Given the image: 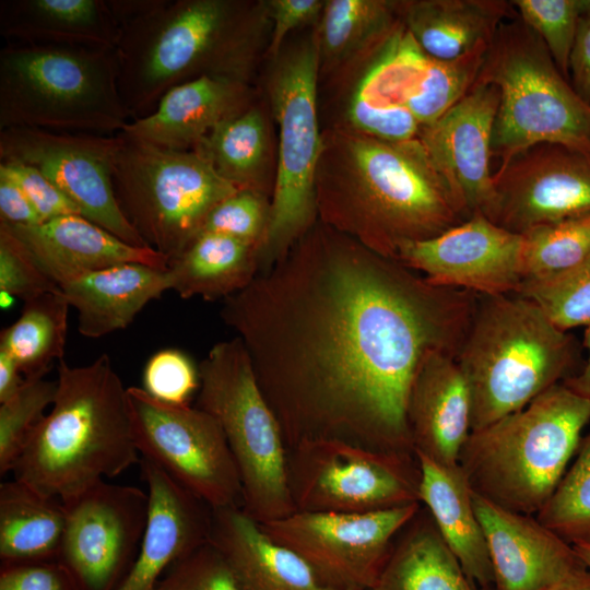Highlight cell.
<instances>
[{"instance_id": "cell-1", "label": "cell", "mask_w": 590, "mask_h": 590, "mask_svg": "<svg viewBox=\"0 0 590 590\" xmlns=\"http://www.w3.org/2000/svg\"><path fill=\"white\" fill-rule=\"evenodd\" d=\"M473 293L430 283L316 224L220 316L237 333L287 449L339 439L415 455L406 408L434 352L458 356Z\"/></svg>"}, {"instance_id": "cell-2", "label": "cell", "mask_w": 590, "mask_h": 590, "mask_svg": "<svg viewBox=\"0 0 590 590\" xmlns=\"http://www.w3.org/2000/svg\"><path fill=\"white\" fill-rule=\"evenodd\" d=\"M316 202L318 221L394 260L465 221L418 138L385 141L345 126L322 132Z\"/></svg>"}, {"instance_id": "cell-3", "label": "cell", "mask_w": 590, "mask_h": 590, "mask_svg": "<svg viewBox=\"0 0 590 590\" xmlns=\"http://www.w3.org/2000/svg\"><path fill=\"white\" fill-rule=\"evenodd\" d=\"M121 33L119 93L130 120L148 116L173 87L206 74L250 83L271 21L266 1H109Z\"/></svg>"}, {"instance_id": "cell-4", "label": "cell", "mask_w": 590, "mask_h": 590, "mask_svg": "<svg viewBox=\"0 0 590 590\" xmlns=\"http://www.w3.org/2000/svg\"><path fill=\"white\" fill-rule=\"evenodd\" d=\"M54 403L28 438L14 479L60 500L140 462L127 388L107 354L57 365Z\"/></svg>"}, {"instance_id": "cell-5", "label": "cell", "mask_w": 590, "mask_h": 590, "mask_svg": "<svg viewBox=\"0 0 590 590\" xmlns=\"http://www.w3.org/2000/svg\"><path fill=\"white\" fill-rule=\"evenodd\" d=\"M589 422L590 399L557 384L523 409L471 432L459 465L472 492L535 516L567 471Z\"/></svg>"}, {"instance_id": "cell-6", "label": "cell", "mask_w": 590, "mask_h": 590, "mask_svg": "<svg viewBox=\"0 0 590 590\" xmlns=\"http://www.w3.org/2000/svg\"><path fill=\"white\" fill-rule=\"evenodd\" d=\"M573 342L531 300L482 296L457 356L471 399V432L527 406L559 384Z\"/></svg>"}, {"instance_id": "cell-7", "label": "cell", "mask_w": 590, "mask_h": 590, "mask_svg": "<svg viewBox=\"0 0 590 590\" xmlns=\"http://www.w3.org/2000/svg\"><path fill=\"white\" fill-rule=\"evenodd\" d=\"M130 121L115 49L9 43L0 51V130L117 134Z\"/></svg>"}, {"instance_id": "cell-8", "label": "cell", "mask_w": 590, "mask_h": 590, "mask_svg": "<svg viewBox=\"0 0 590 590\" xmlns=\"http://www.w3.org/2000/svg\"><path fill=\"white\" fill-rule=\"evenodd\" d=\"M476 84L493 85L499 93L492 154L500 165L539 143L590 152V105L519 16L497 30Z\"/></svg>"}, {"instance_id": "cell-9", "label": "cell", "mask_w": 590, "mask_h": 590, "mask_svg": "<svg viewBox=\"0 0 590 590\" xmlns=\"http://www.w3.org/2000/svg\"><path fill=\"white\" fill-rule=\"evenodd\" d=\"M197 406L220 423L235 459L244 511L258 523L293 512L287 447L239 338L214 344L199 364Z\"/></svg>"}, {"instance_id": "cell-10", "label": "cell", "mask_w": 590, "mask_h": 590, "mask_svg": "<svg viewBox=\"0 0 590 590\" xmlns=\"http://www.w3.org/2000/svg\"><path fill=\"white\" fill-rule=\"evenodd\" d=\"M119 135L113 170L118 204L143 241L169 263L200 235L211 211L238 189L196 149Z\"/></svg>"}, {"instance_id": "cell-11", "label": "cell", "mask_w": 590, "mask_h": 590, "mask_svg": "<svg viewBox=\"0 0 590 590\" xmlns=\"http://www.w3.org/2000/svg\"><path fill=\"white\" fill-rule=\"evenodd\" d=\"M319 54L309 38L279 54L269 95L279 128L270 221L260 248V271L269 269L316 224V177L322 150L318 119Z\"/></svg>"}, {"instance_id": "cell-12", "label": "cell", "mask_w": 590, "mask_h": 590, "mask_svg": "<svg viewBox=\"0 0 590 590\" xmlns=\"http://www.w3.org/2000/svg\"><path fill=\"white\" fill-rule=\"evenodd\" d=\"M287 479L295 511L365 514L421 504L416 455L339 439L287 449Z\"/></svg>"}, {"instance_id": "cell-13", "label": "cell", "mask_w": 590, "mask_h": 590, "mask_svg": "<svg viewBox=\"0 0 590 590\" xmlns=\"http://www.w3.org/2000/svg\"><path fill=\"white\" fill-rule=\"evenodd\" d=\"M127 396L137 448L211 509L243 506L238 469L217 420L188 405L158 401L139 387Z\"/></svg>"}, {"instance_id": "cell-14", "label": "cell", "mask_w": 590, "mask_h": 590, "mask_svg": "<svg viewBox=\"0 0 590 590\" xmlns=\"http://www.w3.org/2000/svg\"><path fill=\"white\" fill-rule=\"evenodd\" d=\"M422 504L365 514L295 511L259 523L278 543L297 553L334 590H370L400 532Z\"/></svg>"}, {"instance_id": "cell-15", "label": "cell", "mask_w": 590, "mask_h": 590, "mask_svg": "<svg viewBox=\"0 0 590 590\" xmlns=\"http://www.w3.org/2000/svg\"><path fill=\"white\" fill-rule=\"evenodd\" d=\"M61 502L66 524L57 562L78 590H118L146 531L148 491L103 480Z\"/></svg>"}, {"instance_id": "cell-16", "label": "cell", "mask_w": 590, "mask_h": 590, "mask_svg": "<svg viewBox=\"0 0 590 590\" xmlns=\"http://www.w3.org/2000/svg\"><path fill=\"white\" fill-rule=\"evenodd\" d=\"M120 135L35 128L0 130V161L35 167L80 210L81 215L123 241L149 247L125 217L113 184Z\"/></svg>"}, {"instance_id": "cell-17", "label": "cell", "mask_w": 590, "mask_h": 590, "mask_svg": "<svg viewBox=\"0 0 590 590\" xmlns=\"http://www.w3.org/2000/svg\"><path fill=\"white\" fill-rule=\"evenodd\" d=\"M590 215V152L539 143L499 165L486 217L515 234Z\"/></svg>"}, {"instance_id": "cell-18", "label": "cell", "mask_w": 590, "mask_h": 590, "mask_svg": "<svg viewBox=\"0 0 590 590\" xmlns=\"http://www.w3.org/2000/svg\"><path fill=\"white\" fill-rule=\"evenodd\" d=\"M397 260L435 285L481 296L517 294L526 279L522 235L482 214L436 237L405 245Z\"/></svg>"}, {"instance_id": "cell-19", "label": "cell", "mask_w": 590, "mask_h": 590, "mask_svg": "<svg viewBox=\"0 0 590 590\" xmlns=\"http://www.w3.org/2000/svg\"><path fill=\"white\" fill-rule=\"evenodd\" d=\"M498 104L495 86L476 84L441 117L423 126L417 137L465 220L486 217L492 204L489 165Z\"/></svg>"}, {"instance_id": "cell-20", "label": "cell", "mask_w": 590, "mask_h": 590, "mask_svg": "<svg viewBox=\"0 0 590 590\" xmlns=\"http://www.w3.org/2000/svg\"><path fill=\"white\" fill-rule=\"evenodd\" d=\"M493 568V590H541L587 568L571 544L535 516L503 508L472 492Z\"/></svg>"}, {"instance_id": "cell-21", "label": "cell", "mask_w": 590, "mask_h": 590, "mask_svg": "<svg viewBox=\"0 0 590 590\" xmlns=\"http://www.w3.org/2000/svg\"><path fill=\"white\" fill-rule=\"evenodd\" d=\"M150 496L139 554L118 590H156L168 568L209 542L212 509L150 460L140 459Z\"/></svg>"}, {"instance_id": "cell-22", "label": "cell", "mask_w": 590, "mask_h": 590, "mask_svg": "<svg viewBox=\"0 0 590 590\" xmlns=\"http://www.w3.org/2000/svg\"><path fill=\"white\" fill-rule=\"evenodd\" d=\"M253 103L250 83L206 74L169 90L148 116L130 120L121 132L172 150H194L220 123Z\"/></svg>"}, {"instance_id": "cell-23", "label": "cell", "mask_w": 590, "mask_h": 590, "mask_svg": "<svg viewBox=\"0 0 590 590\" xmlns=\"http://www.w3.org/2000/svg\"><path fill=\"white\" fill-rule=\"evenodd\" d=\"M406 418L415 453L459 464L471 434V399L455 355L434 352L424 359L411 386Z\"/></svg>"}, {"instance_id": "cell-24", "label": "cell", "mask_w": 590, "mask_h": 590, "mask_svg": "<svg viewBox=\"0 0 590 590\" xmlns=\"http://www.w3.org/2000/svg\"><path fill=\"white\" fill-rule=\"evenodd\" d=\"M7 225L59 287L82 275L123 263L168 268L164 255L151 247L128 244L80 214L33 226Z\"/></svg>"}, {"instance_id": "cell-25", "label": "cell", "mask_w": 590, "mask_h": 590, "mask_svg": "<svg viewBox=\"0 0 590 590\" xmlns=\"http://www.w3.org/2000/svg\"><path fill=\"white\" fill-rule=\"evenodd\" d=\"M209 542L244 590H334L297 553L271 539L241 507L212 509Z\"/></svg>"}, {"instance_id": "cell-26", "label": "cell", "mask_w": 590, "mask_h": 590, "mask_svg": "<svg viewBox=\"0 0 590 590\" xmlns=\"http://www.w3.org/2000/svg\"><path fill=\"white\" fill-rule=\"evenodd\" d=\"M78 311V331L91 339L128 327L149 302L170 290L167 269L123 263L82 275L60 286Z\"/></svg>"}, {"instance_id": "cell-27", "label": "cell", "mask_w": 590, "mask_h": 590, "mask_svg": "<svg viewBox=\"0 0 590 590\" xmlns=\"http://www.w3.org/2000/svg\"><path fill=\"white\" fill-rule=\"evenodd\" d=\"M0 33L9 43L115 49L121 26L106 0H5Z\"/></svg>"}, {"instance_id": "cell-28", "label": "cell", "mask_w": 590, "mask_h": 590, "mask_svg": "<svg viewBox=\"0 0 590 590\" xmlns=\"http://www.w3.org/2000/svg\"><path fill=\"white\" fill-rule=\"evenodd\" d=\"M420 467V502L465 574L493 589L494 575L485 536L474 510L472 489L459 464L447 467L415 453Z\"/></svg>"}, {"instance_id": "cell-29", "label": "cell", "mask_w": 590, "mask_h": 590, "mask_svg": "<svg viewBox=\"0 0 590 590\" xmlns=\"http://www.w3.org/2000/svg\"><path fill=\"white\" fill-rule=\"evenodd\" d=\"M396 8L424 52L440 60L489 44L504 22L519 16L505 0H401Z\"/></svg>"}, {"instance_id": "cell-30", "label": "cell", "mask_w": 590, "mask_h": 590, "mask_svg": "<svg viewBox=\"0 0 590 590\" xmlns=\"http://www.w3.org/2000/svg\"><path fill=\"white\" fill-rule=\"evenodd\" d=\"M401 21L394 0H326L314 30L319 69H355L379 50Z\"/></svg>"}, {"instance_id": "cell-31", "label": "cell", "mask_w": 590, "mask_h": 590, "mask_svg": "<svg viewBox=\"0 0 590 590\" xmlns=\"http://www.w3.org/2000/svg\"><path fill=\"white\" fill-rule=\"evenodd\" d=\"M259 252L253 244L223 234L201 233L168 263L170 290L186 299H225L257 276Z\"/></svg>"}, {"instance_id": "cell-32", "label": "cell", "mask_w": 590, "mask_h": 590, "mask_svg": "<svg viewBox=\"0 0 590 590\" xmlns=\"http://www.w3.org/2000/svg\"><path fill=\"white\" fill-rule=\"evenodd\" d=\"M66 524L58 498L16 479L0 484V566L57 562Z\"/></svg>"}, {"instance_id": "cell-33", "label": "cell", "mask_w": 590, "mask_h": 590, "mask_svg": "<svg viewBox=\"0 0 590 590\" xmlns=\"http://www.w3.org/2000/svg\"><path fill=\"white\" fill-rule=\"evenodd\" d=\"M370 590H493L463 570L440 536L429 514L420 512L396 539L388 560Z\"/></svg>"}, {"instance_id": "cell-34", "label": "cell", "mask_w": 590, "mask_h": 590, "mask_svg": "<svg viewBox=\"0 0 590 590\" xmlns=\"http://www.w3.org/2000/svg\"><path fill=\"white\" fill-rule=\"evenodd\" d=\"M215 172L238 190L271 198V142L267 117L255 102L215 127L196 148Z\"/></svg>"}, {"instance_id": "cell-35", "label": "cell", "mask_w": 590, "mask_h": 590, "mask_svg": "<svg viewBox=\"0 0 590 590\" xmlns=\"http://www.w3.org/2000/svg\"><path fill=\"white\" fill-rule=\"evenodd\" d=\"M430 57L401 23L388 42L359 64L347 99L377 109L405 107L424 80Z\"/></svg>"}, {"instance_id": "cell-36", "label": "cell", "mask_w": 590, "mask_h": 590, "mask_svg": "<svg viewBox=\"0 0 590 590\" xmlns=\"http://www.w3.org/2000/svg\"><path fill=\"white\" fill-rule=\"evenodd\" d=\"M70 305L61 290L24 302L20 317L0 333V349L16 362L24 378L45 377L63 359Z\"/></svg>"}, {"instance_id": "cell-37", "label": "cell", "mask_w": 590, "mask_h": 590, "mask_svg": "<svg viewBox=\"0 0 590 590\" xmlns=\"http://www.w3.org/2000/svg\"><path fill=\"white\" fill-rule=\"evenodd\" d=\"M522 237L524 282L556 276L590 259V215L541 225Z\"/></svg>"}, {"instance_id": "cell-38", "label": "cell", "mask_w": 590, "mask_h": 590, "mask_svg": "<svg viewBox=\"0 0 590 590\" xmlns=\"http://www.w3.org/2000/svg\"><path fill=\"white\" fill-rule=\"evenodd\" d=\"M577 457L535 515L569 544H590V432L581 439Z\"/></svg>"}, {"instance_id": "cell-39", "label": "cell", "mask_w": 590, "mask_h": 590, "mask_svg": "<svg viewBox=\"0 0 590 590\" xmlns=\"http://www.w3.org/2000/svg\"><path fill=\"white\" fill-rule=\"evenodd\" d=\"M488 45L453 59H429L426 75L406 105L422 127L437 120L472 90Z\"/></svg>"}, {"instance_id": "cell-40", "label": "cell", "mask_w": 590, "mask_h": 590, "mask_svg": "<svg viewBox=\"0 0 590 590\" xmlns=\"http://www.w3.org/2000/svg\"><path fill=\"white\" fill-rule=\"evenodd\" d=\"M56 380L24 378L16 393L0 403V474L13 472L28 438L51 408Z\"/></svg>"}, {"instance_id": "cell-41", "label": "cell", "mask_w": 590, "mask_h": 590, "mask_svg": "<svg viewBox=\"0 0 590 590\" xmlns=\"http://www.w3.org/2000/svg\"><path fill=\"white\" fill-rule=\"evenodd\" d=\"M517 295L534 303L560 330L590 324V259L556 276L524 282Z\"/></svg>"}, {"instance_id": "cell-42", "label": "cell", "mask_w": 590, "mask_h": 590, "mask_svg": "<svg viewBox=\"0 0 590 590\" xmlns=\"http://www.w3.org/2000/svg\"><path fill=\"white\" fill-rule=\"evenodd\" d=\"M519 17L541 38L567 79L581 10L578 0H512Z\"/></svg>"}, {"instance_id": "cell-43", "label": "cell", "mask_w": 590, "mask_h": 590, "mask_svg": "<svg viewBox=\"0 0 590 590\" xmlns=\"http://www.w3.org/2000/svg\"><path fill=\"white\" fill-rule=\"evenodd\" d=\"M270 209L269 196L253 190H237L211 211L201 233L227 235L260 249L269 226Z\"/></svg>"}, {"instance_id": "cell-44", "label": "cell", "mask_w": 590, "mask_h": 590, "mask_svg": "<svg viewBox=\"0 0 590 590\" xmlns=\"http://www.w3.org/2000/svg\"><path fill=\"white\" fill-rule=\"evenodd\" d=\"M142 384V389L158 401L188 405L200 389V368L182 350L162 349L146 361Z\"/></svg>"}, {"instance_id": "cell-45", "label": "cell", "mask_w": 590, "mask_h": 590, "mask_svg": "<svg viewBox=\"0 0 590 590\" xmlns=\"http://www.w3.org/2000/svg\"><path fill=\"white\" fill-rule=\"evenodd\" d=\"M59 288L10 227L0 222V292L26 302Z\"/></svg>"}, {"instance_id": "cell-46", "label": "cell", "mask_w": 590, "mask_h": 590, "mask_svg": "<svg viewBox=\"0 0 590 590\" xmlns=\"http://www.w3.org/2000/svg\"><path fill=\"white\" fill-rule=\"evenodd\" d=\"M156 590H244L221 553L210 543L175 562Z\"/></svg>"}, {"instance_id": "cell-47", "label": "cell", "mask_w": 590, "mask_h": 590, "mask_svg": "<svg viewBox=\"0 0 590 590\" xmlns=\"http://www.w3.org/2000/svg\"><path fill=\"white\" fill-rule=\"evenodd\" d=\"M0 175L13 180L23 190L42 222L63 215H81L78 206L35 167L14 161H0Z\"/></svg>"}, {"instance_id": "cell-48", "label": "cell", "mask_w": 590, "mask_h": 590, "mask_svg": "<svg viewBox=\"0 0 590 590\" xmlns=\"http://www.w3.org/2000/svg\"><path fill=\"white\" fill-rule=\"evenodd\" d=\"M323 0H266L271 21L268 52L274 59L282 50L287 34L298 27L317 26L324 7Z\"/></svg>"}, {"instance_id": "cell-49", "label": "cell", "mask_w": 590, "mask_h": 590, "mask_svg": "<svg viewBox=\"0 0 590 590\" xmlns=\"http://www.w3.org/2000/svg\"><path fill=\"white\" fill-rule=\"evenodd\" d=\"M0 590H78L58 562L0 566Z\"/></svg>"}, {"instance_id": "cell-50", "label": "cell", "mask_w": 590, "mask_h": 590, "mask_svg": "<svg viewBox=\"0 0 590 590\" xmlns=\"http://www.w3.org/2000/svg\"><path fill=\"white\" fill-rule=\"evenodd\" d=\"M568 75L577 94L590 105V12L581 14L579 19Z\"/></svg>"}, {"instance_id": "cell-51", "label": "cell", "mask_w": 590, "mask_h": 590, "mask_svg": "<svg viewBox=\"0 0 590 590\" xmlns=\"http://www.w3.org/2000/svg\"><path fill=\"white\" fill-rule=\"evenodd\" d=\"M0 222L12 226H33L43 223L23 190L0 175Z\"/></svg>"}, {"instance_id": "cell-52", "label": "cell", "mask_w": 590, "mask_h": 590, "mask_svg": "<svg viewBox=\"0 0 590 590\" xmlns=\"http://www.w3.org/2000/svg\"><path fill=\"white\" fill-rule=\"evenodd\" d=\"M13 359L5 351L0 349V403L12 398L21 385L24 377Z\"/></svg>"}, {"instance_id": "cell-53", "label": "cell", "mask_w": 590, "mask_h": 590, "mask_svg": "<svg viewBox=\"0 0 590 590\" xmlns=\"http://www.w3.org/2000/svg\"><path fill=\"white\" fill-rule=\"evenodd\" d=\"M585 346L588 351V359L582 370L566 379L563 384L576 393L590 399V324L585 331Z\"/></svg>"}, {"instance_id": "cell-54", "label": "cell", "mask_w": 590, "mask_h": 590, "mask_svg": "<svg viewBox=\"0 0 590 590\" xmlns=\"http://www.w3.org/2000/svg\"><path fill=\"white\" fill-rule=\"evenodd\" d=\"M541 590H590V570L580 569Z\"/></svg>"}, {"instance_id": "cell-55", "label": "cell", "mask_w": 590, "mask_h": 590, "mask_svg": "<svg viewBox=\"0 0 590 590\" xmlns=\"http://www.w3.org/2000/svg\"><path fill=\"white\" fill-rule=\"evenodd\" d=\"M573 547L582 564L590 570V544H574Z\"/></svg>"}, {"instance_id": "cell-56", "label": "cell", "mask_w": 590, "mask_h": 590, "mask_svg": "<svg viewBox=\"0 0 590 590\" xmlns=\"http://www.w3.org/2000/svg\"><path fill=\"white\" fill-rule=\"evenodd\" d=\"M0 293H1V295H0L1 296V307L2 308H8L12 304L13 297L11 295L7 294V293H2V292H0Z\"/></svg>"}]
</instances>
